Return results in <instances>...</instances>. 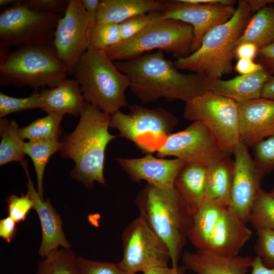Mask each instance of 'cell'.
<instances>
[{
	"label": "cell",
	"instance_id": "obj_1",
	"mask_svg": "<svg viewBox=\"0 0 274 274\" xmlns=\"http://www.w3.org/2000/svg\"><path fill=\"white\" fill-rule=\"evenodd\" d=\"M114 62L128 78L132 92L144 102L164 98L186 103L207 91L204 75L180 73L162 51Z\"/></svg>",
	"mask_w": 274,
	"mask_h": 274
},
{
	"label": "cell",
	"instance_id": "obj_2",
	"mask_svg": "<svg viewBox=\"0 0 274 274\" xmlns=\"http://www.w3.org/2000/svg\"><path fill=\"white\" fill-rule=\"evenodd\" d=\"M111 115L86 102L78 125L61 141V156L73 160V179L92 188L95 182L105 185V150L117 136L109 132Z\"/></svg>",
	"mask_w": 274,
	"mask_h": 274
},
{
	"label": "cell",
	"instance_id": "obj_3",
	"mask_svg": "<svg viewBox=\"0 0 274 274\" xmlns=\"http://www.w3.org/2000/svg\"><path fill=\"white\" fill-rule=\"evenodd\" d=\"M135 203L140 216L167 247L172 267L176 268L188 239L193 215L175 187L162 188L147 183Z\"/></svg>",
	"mask_w": 274,
	"mask_h": 274
},
{
	"label": "cell",
	"instance_id": "obj_4",
	"mask_svg": "<svg viewBox=\"0 0 274 274\" xmlns=\"http://www.w3.org/2000/svg\"><path fill=\"white\" fill-rule=\"evenodd\" d=\"M251 13L247 1H239L232 17L208 31L197 50L186 57L177 59L174 61L176 67L211 79H220L231 73L237 42Z\"/></svg>",
	"mask_w": 274,
	"mask_h": 274
},
{
	"label": "cell",
	"instance_id": "obj_5",
	"mask_svg": "<svg viewBox=\"0 0 274 274\" xmlns=\"http://www.w3.org/2000/svg\"><path fill=\"white\" fill-rule=\"evenodd\" d=\"M252 231L230 206L205 199L194 214L188 239L196 250L237 256Z\"/></svg>",
	"mask_w": 274,
	"mask_h": 274
},
{
	"label": "cell",
	"instance_id": "obj_6",
	"mask_svg": "<svg viewBox=\"0 0 274 274\" xmlns=\"http://www.w3.org/2000/svg\"><path fill=\"white\" fill-rule=\"evenodd\" d=\"M85 100L112 115L127 106V77L121 72L105 51L89 47L75 66L73 75Z\"/></svg>",
	"mask_w": 274,
	"mask_h": 274
},
{
	"label": "cell",
	"instance_id": "obj_7",
	"mask_svg": "<svg viewBox=\"0 0 274 274\" xmlns=\"http://www.w3.org/2000/svg\"><path fill=\"white\" fill-rule=\"evenodd\" d=\"M68 75L54 48L24 46L10 51L0 46V85L53 88Z\"/></svg>",
	"mask_w": 274,
	"mask_h": 274
},
{
	"label": "cell",
	"instance_id": "obj_8",
	"mask_svg": "<svg viewBox=\"0 0 274 274\" xmlns=\"http://www.w3.org/2000/svg\"><path fill=\"white\" fill-rule=\"evenodd\" d=\"M193 40L191 25L161 16L133 38L105 51L113 62L131 60L155 49L170 53L178 59L192 53Z\"/></svg>",
	"mask_w": 274,
	"mask_h": 274
},
{
	"label": "cell",
	"instance_id": "obj_9",
	"mask_svg": "<svg viewBox=\"0 0 274 274\" xmlns=\"http://www.w3.org/2000/svg\"><path fill=\"white\" fill-rule=\"evenodd\" d=\"M178 123L176 116L163 108L133 104L128 114L118 111L111 115L110 127L117 129L120 136L147 154L156 152Z\"/></svg>",
	"mask_w": 274,
	"mask_h": 274
},
{
	"label": "cell",
	"instance_id": "obj_10",
	"mask_svg": "<svg viewBox=\"0 0 274 274\" xmlns=\"http://www.w3.org/2000/svg\"><path fill=\"white\" fill-rule=\"evenodd\" d=\"M62 15L36 11L23 3L0 14V46L16 48L38 46L54 48L55 31Z\"/></svg>",
	"mask_w": 274,
	"mask_h": 274
},
{
	"label": "cell",
	"instance_id": "obj_11",
	"mask_svg": "<svg viewBox=\"0 0 274 274\" xmlns=\"http://www.w3.org/2000/svg\"><path fill=\"white\" fill-rule=\"evenodd\" d=\"M184 117L201 121L225 151L233 154L241 142L237 103L210 91L185 103Z\"/></svg>",
	"mask_w": 274,
	"mask_h": 274
},
{
	"label": "cell",
	"instance_id": "obj_12",
	"mask_svg": "<svg viewBox=\"0 0 274 274\" xmlns=\"http://www.w3.org/2000/svg\"><path fill=\"white\" fill-rule=\"evenodd\" d=\"M121 239L123 257L118 263L128 274L167 267L171 261L165 244L140 215L124 228Z\"/></svg>",
	"mask_w": 274,
	"mask_h": 274
},
{
	"label": "cell",
	"instance_id": "obj_13",
	"mask_svg": "<svg viewBox=\"0 0 274 274\" xmlns=\"http://www.w3.org/2000/svg\"><path fill=\"white\" fill-rule=\"evenodd\" d=\"M96 14L88 13L81 0H70L57 23L53 47L58 58L73 75L74 70L90 47L89 35L95 23Z\"/></svg>",
	"mask_w": 274,
	"mask_h": 274
},
{
	"label": "cell",
	"instance_id": "obj_14",
	"mask_svg": "<svg viewBox=\"0 0 274 274\" xmlns=\"http://www.w3.org/2000/svg\"><path fill=\"white\" fill-rule=\"evenodd\" d=\"M158 157L174 156L207 167L231 155L223 149L205 125L193 121L185 129L170 133L156 152Z\"/></svg>",
	"mask_w": 274,
	"mask_h": 274
},
{
	"label": "cell",
	"instance_id": "obj_15",
	"mask_svg": "<svg viewBox=\"0 0 274 274\" xmlns=\"http://www.w3.org/2000/svg\"><path fill=\"white\" fill-rule=\"evenodd\" d=\"M162 18L182 21L193 30L192 52L199 47L204 35L215 26L226 22L235 11L234 5L221 3L195 4L185 0L162 1Z\"/></svg>",
	"mask_w": 274,
	"mask_h": 274
},
{
	"label": "cell",
	"instance_id": "obj_16",
	"mask_svg": "<svg viewBox=\"0 0 274 274\" xmlns=\"http://www.w3.org/2000/svg\"><path fill=\"white\" fill-rule=\"evenodd\" d=\"M233 154L234 160L230 206L246 223L265 174L256 164L249 147L242 142L235 147Z\"/></svg>",
	"mask_w": 274,
	"mask_h": 274
},
{
	"label": "cell",
	"instance_id": "obj_17",
	"mask_svg": "<svg viewBox=\"0 0 274 274\" xmlns=\"http://www.w3.org/2000/svg\"><path fill=\"white\" fill-rule=\"evenodd\" d=\"M116 161L129 178L134 182L146 181L147 183L162 188H174L178 173L187 163L178 159L155 157L147 154L138 158L119 157Z\"/></svg>",
	"mask_w": 274,
	"mask_h": 274
},
{
	"label": "cell",
	"instance_id": "obj_18",
	"mask_svg": "<svg viewBox=\"0 0 274 274\" xmlns=\"http://www.w3.org/2000/svg\"><path fill=\"white\" fill-rule=\"evenodd\" d=\"M237 105L241 142L253 147L274 134V100L260 97Z\"/></svg>",
	"mask_w": 274,
	"mask_h": 274
},
{
	"label": "cell",
	"instance_id": "obj_19",
	"mask_svg": "<svg viewBox=\"0 0 274 274\" xmlns=\"http://www.w3.org/2000/svg\"><path fill=\"white\" fill-rule=\"evenodd\" d=\"M21 164L27 177V193L32 200L33 209L36 210L41 223L42 237L39 250L40 256L44 258L59 247L71 248V245L63 229L60 215L53 207L50 200L42 199L35 190L29 175L26 162L22 161Z\"/></svg>",
	"mask_w": 274,
	"mask_h": 274
},
{
	"label": "cell",
	"instance_id": "obj_20",
	"mask_svg": "<svg viewBox=\"0 0 274 274\" xmlns=\"http://www.w3.org/2000/svg\"><path fill=\"white\" fill-rule=\"evenodd\" d=\"M181 258L186 269L196 274H246L254 262L250 256H225L207 250L185 251Z\"/></svg>",
	"mask_w": 274,
	"mask_h": 274
},
{
	"label": "cell",
	"instance_id": "obj_21",
	"mask_svg": "<svg viewBox=\"0 0 274 274\" xmlns=\"http://www.w3.org/2000/svg\"><path fill=\"white\" fill-rule=\"evenodd\" d=\"M270 75L264 68L255 73L239 75L229 80L208 79L207 90L233 100L237 103L261 97L262 88Z\"/></svg>",
	"mask_w": 274,
	"mask_h": 274
},
{
	"label": "cell",
	"instance_id": "obj_22",
	"mask_svg": "<svg viewBox=\"0 0 274 274\" xmlns=\"http://www.w3.org/2000/svg\"><path fill=\"white\" fill-rule=\"evenodd\" d=\"M41 110L47 112H61L80 116L86 103L80 85L74 78H66L57 86L42 90Z\"/></svg>",
	"mask_w": 274,
	"mask_h": 274
},
{
	"label": "cell",
	"instance_id": "obj_23",
	"mask_svg": "<svg viewBox=\"0 0 274 274\" xmlns=\"http://www.w3.org/2000/svg\"><path fill=\"white\" fill-rule=\"evenodd\" d=\"M207 170L204 165L187 163L175 181V189L193 215L206 199Z\"/></svg>",
	"mask_w": 274,
	"mask_h": 274
},
{
	"label": "cell",
	"instance_id": "obj_24",
	"mask_svg": "<svg viewBox=\"0 0 274 274\" xmlns=\"http://www.w3.org/2000/svg\"><path fill=\"white\" fill-rule=\"evenodd\" d=\"M162 7V1L100 0L95 21L119 24L136 15L160 12Z\"/></svg>",
	"mask_w": 274,
	"mask_h": 274
},
{
	"label": "cell",
	"instance_id": "obj_25",
	"mask_svg": "<svg viewBox=\"0 0 274 274\" xmlns=\"http://www.w3.org/2000/svg\"><path fill=\"white\" fill-rule=\"evenodd\" d=\"M224 158L208 167L206 199L230 205L234 160Z\"/></svg>",
	"mask_w": 274,
	"mask_h": 274
},
{
	"label": "cell",
	"instance_id": "obj_26",
	"mask_svg": "<svg viewBox=\"0 0 274 274\" xmlns=\"http://www.w3.org/2000/svg\"><path fill=\"white\" fill-rule=\"evenodd\" d=\"M274 41V4L268 5L250 18L236 46L243 43L254 44L259 49Z\"/></svg>",
	"mask_w": 274,
	"mask_h": 274
},
{
	"label": "cell",
	"instance_id": "obj_27",
	"mask_svg": "<svg viewBox=\"0 0 274 274\" xmlns=\"http://www.w3.org/2000/svg\"><path fill=\"white\" fill-rule=\"evenodd\" d=\"M59 140H37L24 142L25 154L32 159L37 177V192L43 199V178L46 166L51 156L61 147Z\"/></svg>",
	"mask_w": 274,
	"mask_h": 274
},
{
	"label": "cell",
	"instance_id": "obj_28",
	"mask_svg": "<svg viewBox=\"0 0 274 274\" xmlns=\"http://www.w3.org/2000/svg\"><path fill=\"white\" fill-rule=\"evenodd\" d=\"M65 114L61 112L48 113L46 116L19 128V135L23 141L59 140L60 123Z\"/></svg>",
	"mask_w": 274,
	"mask_h": 274
},
{
	"label": "cell",
	"instance_id": "obj_29",
	"mask_svg": "<svg viewBox=\"0 0 274 274\" xmlns=\"http://www.w3.org/2000/svg\"><path fill=\"white\" fill-rule=\"evenodd\" d=\"M19 127L14 120L9 121L2 118L0 121V165L12 161H22L25 153L24 141L18 134Z\"/></svg>",
	"mask_w": 274,
	"mask_h": 274
},
{
	"label": "cell",
	"instance_id": "obj_30",
	"mask_svg": "<svg viewBox=\"0 0 274 274\" xmlns=\"http://www.w3.org/2000/svg\"><path fill=\"white\" fill-rule=\"evenodd\" d=\"M77 257L71 248L52 251L40 261L36 274H79Z\"/></svg>",
	"mask_w": 274,
	"mask_h": 274
},
{
	"label": "cell",
	"instance_id": "obj_31",
	"mask_svg": "<svg viewBox=\"0 0 274 274\" xmlns=\"http://www.w3.org/2000/svg\"><path fill=\"white\" fill-rule=\"evenodd\" d=\"M248 221L256 231L274 230V196L261 189L252 208Z\"/></svg>",
	"mask_w": 274,
	"mask_h": 274
},
{
	"label": "cell",
	"instance_id": "obj_32",
	"mask_svg": "<svg viewBox=\"0 0 274 274\" xmlns=\"http://www.w3.org/2000/svg\"><path fill=\"white\" fill-rule=\"evenodd\" d=\"M89 40L90 47L106 51L122 41L119 24L96 23L91 28Z\"/></svg>",
	"mask_w": 274,
	"mask_h": 274
},
{
	"label": "cell",
	"instance_id": "obj_33",
	"mask_svg": "<svg viewBox=\"0 0 274 274\" xmlns=\"http://www.w3.org/2000/svg\"><path fill=\"white\" fill-rule=\"evenodd\" d=\"M40 93L36 90L29 96L15 97L0 92V117L8 114L32 109H41Z\"/></svg>",
	"mask_w": 274,
	"mask_h": 274
},
{
	"label": "cell",
	"instance_id": "obj_34",
	"mask_svg": "<svg viewBox=\"0 0 274 274\" xmlns=\"http://www.w3.org/2000/svg\"><path fill=\"white\" fill-rule=\"evenodd\" d=\"M161 16L160 12H152L133 16L121 23L119 27L122 41L139 34Z\"/></svg>",
	"mask_w": 274,
	"mask_h": 274
},
{
	"label": "cell",
	"instance_id": "obj_35",
	"mask_svg": "<svg viewBox=\"0 0 274 274\" xmlns=\"http://www.w3.org/2000/svg\"><path fill=\"white\" fill-rule=\"evenodd\" d=\"M254 161L266 175L274 170V134L262 140L253 147Z\"/></svg>",
	"mask_w": 274,
	"mask_h": 274
},
{
	"label": "cell",
	"instance_id": "obj_36",
	"mask_svg": "<svg viewBox=\"0 0 274 274\" xmlns=\"http://www.w3.org/2000/svg\"><path fill=\"white\" fill-rule=\"evenodd\" d=\"M257 239L255 246L257 256L264 266L274 268V230L262 229L257 231Z\"/></svg>",
	"mask_w": 274,
	"mask_h": 274
},
{
	"label": "cell",
	"instance_id": "obj_37",
	"mask_svg": "<svg viewBox=\"0 0 274 274\" xmlns=\"http://www.w3.org/2000/svg\"><path fill=\"white\" fill-rule=\"evenodd\" d=\"M79 274H128L118 264L77 257Z\"/></svg>",
	"mask_w": 274,
	"mask_h": 274
},
{
	"label": "cell",
	"instance_id": "obj_38",
	"mask_svg": "<svg viewBox=\"0 0 274 274\" xmlns=\"http://www.w3.org/2000/svg\"><path fill=\"white\" fill-rule=\"evenodd\" d=\"M8 216L16 223L24 221L29 210L33 209V203L28 193L20 196L11 195L6 200Z\"/></svg>",
	"mask_w": 274,
	"mask_h": 274
},
{
	"label": "cell",
	"instance_id": "obj_39",
	"mask_svg": "<svg viewBox=\"0 0 274 274\" xmlns=\"http://www.w3.org/2000/svg\"><path fill=\"white\" fill-rule=\"evenodd\" d=\"M23 3L30 8L43 13L64 14L69 1L66 0H25Z\"/></svg>",
	"mask_w": 274,
	"mask_h": 274
},
{
	"label": "cell",
	"instance_id": "obj_40",
	"mask_svg": "<svg viewBox=\"0 0 274 274\" xmlns=\"http://www.w3.org/2000/svg\"><path fill=\"white\" fill-rule=\"evenodd\" d=\"M261 64L270 75H274V41L258 49Z\"/></svg>",
	"mask_w": 274,
	"mask_h": 274
},
{
	"label": "cell",
	"instance_id": "obj_41",
	"mask_svg": "<svg viewBox=\"0 0 274 274\" xmlns=\"http://www.w3.org/2000/svg\"><path fill=\"white\" fill-rule=\"evenodd\" d=\"M262 64L256 63L252 59H238L234 67V70L239 75H250L263 69Z\"/></svg>",
	"mask_w": 274,
	"mask_h": 274
},
{
	"label": "cell",
	"instance_id": "obj_42",
	"mask_svg": "<svg viewBox=\"0 0 274 274\" xmlns=\"http://www.w3.org/2000/svg\"><path fill=\"white\" fill-rule=\"evenodd\" d=\"M16 222L10 216L0 220V236L10 243L17 231Z\"/></svg>",
	"mask_w": 274,
	"mask_h": 274
},
{
	"label": "cell",
	"instance_id": "obj_43",
	"mask_svg": "<svg viewBox=\"0 0 274 274\" xmlns=\"http://www.w3.org/2000/svg\"><path fill=\"white\" fill-rule=\"evenodd\" d=\"M258 48L254 44L243 43L238 45L235 50V57L238 59L253 60L257 55Z\"/></svg>",
	"mask_w": 274,
	"mask_h": 274
},
{
	"label": "cell",
	"instance_id": "obj_44",
	"mask_svg": "<svg viewBox=\"0 0 274 274\" xmlns=\"http://www.w3.org/2000/svg\"><path fill=\"white\" fill-rule=\"evenodd\" d=\"M186 268L183 265L176 268L156 267L144 271L143 274H185Z\"/></svg>",
	"mask_w": 274,
	"mask_h": 274
},
{
	"label": "cell",
	"instance_id": "obj_45",
	"mask_svg": "<svg viewBox=\"0 0 274 274\" xmlns=\"http://www.w3.org/2000/svg\"><path fill=\"white\" fill-rule=\"evenodd\" d=\"M250 274H274V268H270L263 265L257 256L254 257V262Z\"/></svg>",
	"mask_w": 274,
	"mask_h": 274
},
{
	"label": "cell",
	"instance_id": "obj_46",
	"mask_svg": "<svg viewBox=\"0 0 274 274\" xmlns=\"http://www.w3.org/2000/svg\"><path fill=\"white\" fill-rule=\"evenodd\" d=\"M261 97L274 100V76H271L264 84Z\"/></svg>",
	"mask_w": 274,
	"mask_h": 274
},
{
	"label": "cell",
	"instance_id": "obj_47",
	"mask_svg": "<svg viewBox=\"0 0 274 274\" xmlns=\"http://www.w3.org/2000/svg\"><path fill=\"white\" fill-rule=\"evenodd\" d=\"M252 13H256L264 7L274 4V0H247Z\"/></svg>",
	"mask_w": 274,
	"mask_h": 274
},
{
	"label": "cell",
	"instance_id": "obj_48",
	"mask_svg": "<svg viewBox=\"0 0 274 274\" xmlns=\"http://www.w3.org/2000/svg\"><path fill=\"white\" fill-rule=\"evenodd\" d=\"M82 6L88 13L96 14L100 4L99 0H81Z\"/></svg>",
	"mask_w": 274,
	"mask_h": 274
},
{
	"label": "cell",
	"instance_id": "obj_49",
	"mask_svg": "<svg viewBox=\"0 0 274 274\" xmlns=\"http://www.w3.org/2000/svg\"><path fill=\"white\" fill-rule=\"evenodd\" d=\"M22 0H0L1 7L5 6H13L21 4Z\"/></svg>",
	"mask_w": 274,
	"mask_h": 274
},
{
	"label": "cell",
	"instance_id": "obj_50",
	"mask_svg": "<svg viewBox=\"0 0 274 274\" xmlns=\"http://www.w3.org/2000/svg\"><path fill=\"white\" fill-rule=\"evenodd\" d=\"M270 193L274 196V189Z\"/></svg>",
	"mask_w": 274,
	"mask_h": 274
},
{
	"label": "cell",
	"instance_id": "obj_51",
	"mask_svg": "<svg viewBox=\"0 0 274 274\" xmlns=\"http://www.w3.org/2000/svg\"></svg>",
	"mask_w": 274,
	"mask_h": 274
}]
</instances>
